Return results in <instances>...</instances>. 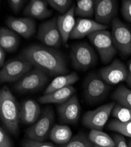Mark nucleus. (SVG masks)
Here are the masks:
<instances>
[{
	"label": "nucleus",
	"mask_w": 131,
	"mask_h": 147,
	"mask_svg": "<svg viewBox=\"0 0 131 147\" xmlns=\"http://www.w3.org/2000/svg\"><path fill=\"white\" fill-rule=\"evenodd\" d=\"M20 57L50 76L65 75L69 72L63 55L51 47L32 44L24 49Z\"/></svg>",
	"instance_id": "nucleus-1"
},
{
	"label": "nucleus",
	"mask_w": 131,
	"mask_h": 147,
	"mask_svg": "<svg viewBox=\"0 0 131 147\" xmlns=\"http://www.w3.org/2000/svg\"><path fill=\"white\" fill-rule=\"evenodd\" d=\"M0 114L7 130L14 135L18 134L21 117V105L9 88L3 87L0 91Z\"/></svg>",
	"instance_id": "nucleus-2"
},
{
	"label": "nucleus",
	"mask_w": 131,
	"mask_h": 147,
	"mask_svg": "<svg viewBox=\"0 0 131 147\" xmlns=\"http://www.w3.org/2000/svg\"><path fill=\"white\" fill-rule=\"evenodd\" d=\"M88 38L97 49L102 63L111 62L118 52L113 42L111 32L106 30L98 31L88 35Z\"/></svg>",
	"instance_id": "nucleus-3"
},
{
	"label": "nucleus",
	"mask_w": 131,
	"mask_h": 147,
	"mask_svg": "<svg viewBox=\"0 0 131 147\" xmlns=\"http://www.w3.org/2000/svg\"><path fill=\"white\" fill-rule=\"evenodd\" d=\"M70 56L73 67L78 71H86L97 63V57L93 48L87 42H79L71 48Z\"/></svg>",
	"instance_id": "nucleus-4"
},
{
	"label": "nucleus",
	"mask_w": 131,
	"mask_h": 147,
	"mask_svg": "<svg viewBox=\"0 0 131 147\" xmlns=\"http://www.w3.org/2000/svg\"><path fill=\"white\" fill-rule=\"evenodd\" d=\"M32 67L31 63L21 57L11 59L4 64L0 71L1 83L18 81L29 72Z\"/></svg>",
	"instance_id": "nucleus-5"
},
{
	"label": "nucleus",
	"mask_w": 131,
	"mask_h": 147,
	"mask_svg": "<svg viewBox=\"0 0 131 147\" xmlns=\"http://www.w3.org/2000/svg\"><path fill=\"white\" fill-rule=\"evenodd\" d=\"M84 96L89 103H96L103 100L111 88L110 85L107 84L96 73L90 74L84 81Z\"/></svg>",
	"instance_id": "nucleus-6"
},
{
	"label": "nucleus",
	"mask_w": 131,
	"mask_h": 147,
	"mask_svg": "<svg viewBox=\"0 0 131 147\" xmlns=\"http://www.w3.org/2000/svg\"><path fill=\"white\" fill-rule=\"evenodd\" d=\"M111 35L118 51L124 56L131 55V30L118 18L111 22Z\"/></svg>",
	"instance_id": "nucleus-7"
},
{
	"label": "nucleus",
	"mask_w": 131,
	"mask_h": 147,
	"mask_svg": "<svg viewBox=\"0 0 131 147\" xmlns=\"http://www.w3.org/2000/svg\"><path fill=\"white\" fill-rule=\"evenodd\" d=\"M115 104V102H112L104 104L93 110L87 111L82 118L83 125L91 130L102 131L112 114Z\"/></svg>",
	"instance_id": "nucleus-8"
},
{
	"label": "nucleus",
	"mask_w": 131,
	"mask_h": 147,
	"mask_svg": "<svg viewBox=\"0 0 131 147\" xmlns=\"http://www.w3.org/2000/svg\"><path fill=\"white\" fill-rule=\"evenodd\" d=\"M54 120L52 109L48 107L42 112L40 118L26 131L28 138L33 141L42 142L48 136Z\"/></svg>",
	"instance_id": "nucleus-9"
},
{
	"label": "nucleus",
	"mask_w": 131,
	"mask_h": 147,
	"mask_svg": "<svg viewBox=\"0 0 131 147\" xmlns=\"http://www.w3.org/2000/svg\"><path fill=\"white\" fill-rule=\"evenodd\" d=\"M47 74L34 67L14 85L15 91L19 93H29L40 90L47 82Z\"/></svg>",
	"instance_id": "nucleus-10"
},
{
	"label": "nucleus",
	"mask_w": 131,
	"mask_h": 147,
	"mask_svg": "<svg viewBox=\"0 0 131 147\" xmlns=\"http://www.w3.org/2000/svg\"><path fill=\"white\" fill-rule=\"evenodd\" d=\"M37 38L46 47L58 48L61 45L63 42L58 30L57 18L54 17L40 24L37 33Z\"/></svg>",
	"instance_id": "nucleus-11"
},
{
	"label": "nucleus",
	"mask_w": 131,
	"mask_h": 147,
	"mask_svg": "<svg viewBox=\"0 0 131 147\" xmlns=\"http://www.w3.org/2000/svg\"><path fill=\"white\" fill-rule=\"evenodd\" d=\"M128 70L126 66L118 59H115L108 65L101 68L99 74L109 85H115L126 80Z\"/></svg>",
	"instance_id": "nucleus-12"
},
{
	"label": "nucleus",
	"mask_w": 131,
	"mask_h": 147,
	"mask_svg": "<svg viewBox=\"0 0 131 147\" xmlns=\"http://www.w3.org/2000/svg\"><path fill=\"white\" fill-rule=\"evenodd\" d=\"M118 1L115 0L95 1V19L102 25L107 26L116 18Z\"/></svg>",
	"instance_id": "nucleus-13"
},
{
	"label": "nucleus",
	"mask_w": 131,
	"mask_h": 147,
	"mask_svg": "<svg viewBox=\"0 0 131 147\" xmlns=\"http://www.w3.org/2000/svg\"><path fill=\"white\" fill-rule=\"evenodd\" d=\"M81 106L76 95H74L65 102L59 104L58 113L60 121L64 124H75L79 118Z\"/></svg>",
	"instance_id": "nucleus-14"
},
{
	"label": "nucleus",
	"mask_w": 131,
	"mask_h": 147,
	"mask_svg": "<svg viewBox=\"0 0 131 147\" xmlns=\"http://www.w3.org/2000/svg\"><path fill=\"white\" fill-rule=\"evenodd\" d=\"M5 24L8 28L26 39L31 37L36 31V23L33 18L30 17L16 18L9 16L6 19Z\"/></svg>",
	"instance_id": "nucleus-15"
},
{
	"label": "nucleus",
	"mask_w": 131,
	"mask_h": 147,
	"mask_svg": "<svg viewBox=\"0 0 131 147\" xmlns=\"http://www.w3.org/2000/svg\"><path fill=\"white\" fill-rule=\"evenodd\" d=\"M108 26L102 25L95 20L88 18H78L75 26L70 35V39H81L101 30H106Z\"/></svg>",
	"instance_id": "nucleus-16"
},
{
	"label": "nucleus",
	"mask_w": 131,
	"mask_h": 147,
	"mask_svg": "<svg viewBox=\"0 0 131 147\" xmlns=\"http://www.w3.org/2000/svg\"><path fill=\"white\" fill-rule=\"evenodd\" d=\"M48 1L31 0L24 9L23 13L27 17L43 20L52 15V11L48 8Z\"/></svg>",
	"instance_id": "nucleus-17"
},
{
	"label": "nucleus",
	"mask_w": 131,
	"mask_h": 147,
	"mask_svg": "<svg viewBox=\"0 0 131 147\" xmlns=\"http://www.w3.org/2000/svg\"><path fill=\"white\" fill-rule=\"evenodd\" d=\"M75 8L73 5L67 13L64 15L59 16L57 18V24L59 32H60L63 43H66L69 38L73 30H74L76 21L75 20Z\"/></svg>",
	"instance_id": "nucleus-18"
},
{
	"label": "nucleus",
	"mask_w": 131,
	"mask_h": 147,
	"mask_svg": "<svg viewBox=\"0 0 131 147\" xmlns=\"http://www.w3.org/2000/svg\"><path fill=\"white\" fill-rule=\"evenodd\" d=\"M41 114L38 103L34 100H27L21 105L20 122L24 125L35 124Z\"/></svg>",
	"instance_id": "nucleus-19"
},
{
	"label": "nucleus",
	"mask_w": 131,
	"mask_h": 147,
	"mask_svg": "<svg viewBox=\"0 0 131 147\" xmlns=\"http://www.w3.org/2000/svg\"><path fill=\"white\" fill-rule=\"evenodd\" d=\"M75 88L73 86L58 90L50 94H44L38 98V101L43 104H61L65 102L74 95Z\"/></svg>",
	"instance_id": "nucleus-20"
},
{
	"label": "nucleus",
	"mask_w": 131,
	"mask_h": 147,
	"mask_svg": "<svg viewBox=\"0 0 131 147\" xmlns=\"http://www.w3.org/2000/svg\"><path fill=\"white\" fill-rule=\"evenodd\" d=\"M19 45V37L9 28L1 27L0 29V47L7 53L15 52Z\"/></svg>",
	"instance_id": "nucleus-21"
},
{
	"label": "nucleus",
	"mask_w": 131,
	"mask_h": 147,
	"mask_svg": "<svg viewBox=\"0 0 131 147\" xmlns=\"http://www.w3.org/2000/svg\"><path fill=\"white\" fill-rule=\"evenodd\" d=\"M78 80V75L74 72H72L65 75L59 76L55 78L48 85L44 94H48L56 90L70 86L77 82Z\"/></svg>",
	"instance_id": "nucleus-22"
},
{
	"label": "nucleus",
	"mask_w": 131,
	"mask_h": 147,
	"mask_svg": "<svg viewBox=\"0 0 131 147\" xmlns=\"http://www.w3.org/2000/svg\"><path fill=\"white\" fill-rule=\"evenodd\" d=\"M72 131L68 125L56 124L51 130L50 138L56 144L64 145L72 138Z\"/></svg>",
	"instance_id": "nucleus-23"
},
{
	"label": "nucleus",
	"mask_w": 131,
	"mask_h": 147,
	"mask_svg": "<svg viewBox=\"0 0 131 147\" xmlns=\"http://www.w3.org/2000/svg\"><path fill=\"white\" fill-rule=\"evenodd\" d=\"M88 138L94 145L99 147H115L114 139L102 131L92 129Z\"/></svg>",
	"instance_id": "nucleus-24"
},
{
	"label": "nucleus",
	"mask_w": 131,
	"mask_h": 147,
	"mask_svg": "<svg viewBox=\"0 0 131 147\" xmlns=\"http://www.w3.org/2000/svg\"><path fill=\"white\" fill-rule=\"evenodd\" d=\"M111 98L121 106L131 109V90L124 85H120L114 91Z\"/></svg>",
	"instance_id": "nucleus-25"
},
{
	"label": "nucleus",
	"mask_w": 131,
	"mask_h": 147,
	"mask_svg": "<svg viewBox=\"0 0 131 147\" xmlns=\"http://www.w3.org/2000/svg\"><path fill=\"white\" fill-rule=\"evenodd\" d=\"M75 15L88 19L95 16V1L78 0L75 8Z\"/></svg>",
	"instance_id": "nucleus-26"
},
{
	"label": "nucleus",
	"mask_w": 131,
	"mask_h": 147,
	"mask_svg": "<svg viewBox=\"0 0 131 147\" xmlns=\"http://www.w3.org/2000/svg\"><path fill=\"white\" fill-rule=\"evenodd\" d=\"M107 128L131 138V121L123 122L116 118L113 119L109 122Z\"/></svg>",
	"instance_id": "nucleus-27"
},
{
	"label": "nucleus",
	"mask_w": 131,
	"mask_h": 147,
	"mask_svg": "<svg viewBox=\"0 0 131 147\" xmlns=\"http://www.w3.org/2000/svg\"><path fill=\"white\" fill-rule=\"evenodd\" d=\"M93 145L86 135L79 133L61 147H93Z\"/></svg>",
	"instance_id": "nucleus-28"
},
{
	"label": "nucleus",
	"mask_w": 131,
	"mask_h": 147,
	"mask_svg": "<svg viewBox=\"0 0 131 147\" xmlns=\"http://www.w3.org/2000/svg\"><path fill=\"white\" fill-rule=\"evenodd\" d=\"M112 116L123 122L131 121V109L116 104L112 112Z\"/></svg>",
	"instance_id": "nucleus-29"
},
{
	"label": "nucleus",
	"mask_w": 131,
	"mask_h": 147,
	"mask_svg": "<svg viewBox=\"0 0 131 147\" xmlns=\"http://www.w3.org/2000/svg\"><path fill=\"white\" fill-rule=\"evenodd\" d=\"M48 4L58 13L64 15L72 7V0H48Z\"/></svg>",
	"instance_id": "nucleus-30"
},
{
	"label": "nucleus",
	"mask_w": 131,
	"mask_h": 147,
	"mask_svg": "<svg viewBox=\"0 0 131 147\" xmlns=\"http://www.w3.org/2000/svg\"><path fill=\"white\" fill-rule=\"evenodd\" d=\"M121 12L123 18L131 23V0H123Z\"/></svg>",
	"instance_id": "nucleus-31"
},
{
	"label": "nucleus",
	"mask_w": 131,
	"mask_h": 147,
	"mask_svg": "<svg viewBox=\"0 0 131 147\" xmlns=\"http://www.w3.org/2000/svg\"><path fill=\"white\" fill-rule=\"evenodd\" d=\"M0 147H13L10 137L2 127L0 128Z\"/></svg>",
	"instance_id": "nucleus-32"
},
{
	"label": "nucleus",
	"mask_w": 131,
	"mask_h": 147,
	"mask_svg": "<svg viewBox=\"0 0 131 147\" xmlns=\"http://www.w3.org/2000/svg\"><path fill=\"white\" fill-rule=\"evenodd\" d=\"M23 147H56L50 142H44L27 140L22 142Z\"/></svg>",
	"instance_id": "nucleus-33"
},
{
	"label": "nucleus",
	"mask_w": 131,
	"mask_h": 147,
	"mask_svg": "<svg viewBox=\"0 0 131 147\" xmlns=\"http://www.w3.org/2000/svg\"><path fill=\"white\" fill-rule=\"evenodd\" d=\"M7 2L12 11L14 13H18L22 9L26 1H24V0H9Z\"/></svg>",
	"instance_id": "nucleus-34"
},
{
	"label": "nucleus",
	"mask_w": 131,
	"mask_h": 147,
	"mask_svg": "<svg viewBox=\"0 0 131 147\" xmlns=\"http://www.w3.org/2000/svg\"><path fill=\"white\" fill-rule=\"evenodd\" d=\"M115 143V147H129L122 134H115L112 138Z\"/></svg>",
	"instance_id": "nucleus-35"
},
{
	"label": "nucleus",
	"mask_w": 131,
	"mask_h": 147,
	"mask_svg": "<svg viewBox=\"0 0 131 147\" xmlns=\"http://www.w3.org/2000/svg\"><path fill=\"white\" fill-rule=\"evenodd\" d=\"M128 70V77H127L125 81L128 86L131 88V60L129 62Z\"/></svg>",
	"instance_id": "nucleus-36"
},
{
	"label": "nucleus",
	"mask_w": 131,
	"mask_h": 147,
	"mask_svg": "<svg viewBox=\"0 0 131 147\" xmlns=\"http://www.w3.org/2000/svg\"><path fill=\"white\" fill-rule=\"evenodd\" d=\"M5 51L3 50V48L0 47V66H1V68L5 64Z\"/></svg>",
	"instance_id": "nucleus-37"
},
{
	"label": "nucleus",
	"mask_w": 131,
	"mask_h": 147,
	"mask_svg": "<svg viewBox=\"0 0 131 147\" xmlns=\"http://www.w3.org/2000/svg\"><path fill=\"white\" fill-rule=\"evenodd\" d=\"M129 147H131V140L130 141V142H129Z\"/></svg>",
	"instance_id": "nucleus-38"
},
{
	"label": "nucleus",
	"mask_w": 131,
	"mask_h": 147,
	"mask_svg": "<svg viewBox=\"0 0 131 147\" xmlns=\"http://www.w3.org/2000/svg\"><path fill=\"white\" fill-rule=\"evenodd\" d=\"M93 147H99V146H97V145H94L93 146Z\"/></svg>",
	"instance_id": "nucleus-39"
}]
</instances>
